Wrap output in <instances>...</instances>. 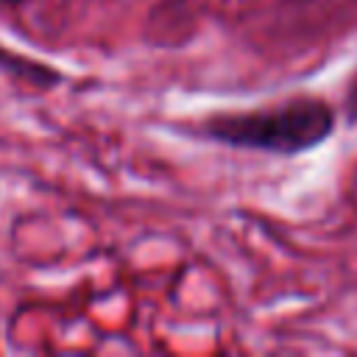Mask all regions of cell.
I'll return each mask as SVG.
<instances>
[{
	"mask_svg": "<svg viewBox=\"0 0 357 357\" xmlns=\"http://www.w3.org/2000/svg\"><path fill=\"white\" fill-rule=\"evenodd\" d=\"M6 3H20V0H6Z\"/></svg>",
	"mask_w": 357,
	"mask_h": 357,
	"instance_id": "cell-3",
	"label": "cell"
},
{
	"mask_svg": "<svg viewBox=\"0 0 357 357\" xmlns=\"http://www.w3.org/2000/svg\"><path fill=\"white\" fill-rule=\"evenodd\" d=\"M335 131V109L312 95L290 98L243 114H215L198 126V137L245 151L298 156L324 145Z\"/></svg>",
	"mask_w": 357,
	"mask_h": 357,
	"instance_id": "cell-1",
	"label": "cell"
},
{
	"mask_svg": "<svg viewBox=\"0 0 357 357\" xmlns=\"http://www.w3.org/2000/svg\"><path fill=\"white\" fill-rule=\"evenodd\" d=\"M0 67L8 70V73H14V75H20V78H25L28 84H36V86H50V84H56V81L61 78V75H59L56 70H50L47 64L20 59V56H14V53H8V50H3V47H0Z\"/></svg>",
	"mask_w": 357,
	"mask_h": 357,
	"instance_id": "cell-2",
	"label": "cell"
}]
</instances>
